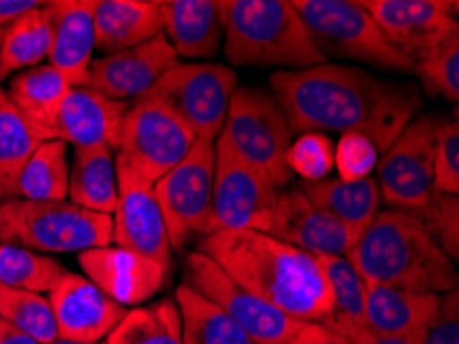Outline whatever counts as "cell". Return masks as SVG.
<instances>
[{
    "label": "cell",
    "mask_w": 459,
    "mask_h": 344,
    "mask_svg": "<svg viewBox=\"0 0 459 344\" xmlns=\"http://www.w3.org/2000/svg\"><path fill=\"white\" fill-rule=\"evenodd\" d=\"M270 89L293 135L305 132H360L381 153L422 105L414 83L381 79L360 66L325 65L270 75Z\"/></svg>",
    "instance_id": "obj_1"
},
{
    "label": "cell",
    "mask_w": 459,
    "mask_h": 344,
    "mask_svg": "<svg viewBox=\"0 0 459 344\" xmlns=\"http://www.w3.org/2000/svg\"><path fill=\"white\" fill-rule=\"evenodd\" d=\"M243 289L305 324H322L330 293L317 256L260 231H217L198 243Z\"/></svg>",
    "instance_id": "obj_2"
},
{
    "label": "cell",
    "mask_w": 459,
    "mask_h": 344,
    "mask_svg": "<svg viewBox=\"0 0 459 344\" xmlns=\"http://www.w3.org/2000/svg\"><path fill=\"white\" fill-rule=\"evenodd\" d=\"M367 285L445 295L457 287V269L410 210L381 208L344 256Z\"/></svg>",
    "instance_id": "obj_3"
},
{
    "label": "cell",
    "mask_w": 459,
    "mask_h": 344,
    "mask_svg": "<svg viewBox=\"0 0 459 344\" xmlns=\"http://www.w3.org/2000/svg\"><path fill=\"white\" fill-rule=\"evenodd\" d=\"M219 13L233 66L303 70L328 62L290 0H219Z\"/></svg>",
    "instance_id": "obj_4"
},
{
    "label": "cell",
    "mask_w": 459,
    "mask_h": 344,
    "mask_svg": "<svg viewBox=\"0 0 459 344\" xmlns=\"http://www.w3.org/2000/svg\"><path fill=\"white\" fill-rule=\"evenodd\" d=\"M0 242L38 254H81L111 243V215L93 213L71 200H4L0 205Z\"/></svg>",
    "instance_id": "obj_5"
},
{
    "label": "cell",
    "mask_w": 459,
    "mask_h": 344,
    "mask_svg": "<svg viewBox=\"0 0 459 344\" xmlns=\"http://www.w3.org/2000/svg\"><path fill=\"white\" fill-rule=\"evenodd\" d=\"M325 60H351L392 73H412L408 60L354 0H290Z\"/></svg>",
    "instance_id": "obj_6"
},
{
    "label": "cell",
    "mask_w": 459,
    "mask_h": 344,
    "mask_svg": "<svg viewBox=\"0 0 459 344\" xmlns=\"http://www.w3.org/2000/svg\"><path fill=\"white\" fill-rule=\"evenodd\" d=\"M219 137L227 140L238 157L268 175L278 190L293 181L295 175L287 165L293 132L281 105L268 91L260 87L235 89Z\"/></svg>",
    "instance_id": "obj_7"
},
{
    "label": "cell",
    "mask_w": 459,
    "mask_h": 344,
    "mask_svg": "<svg viewBox=\"0 0 459 344\" xmlns=\"http://www.w3.org/2000/svg\"><path fill=\"white\" fill-rule=\"evenodd\" d=\"M235 89L233 68L212 62H178L141 97L171 110L196 138L217 140Z\"/></svg>",
    "instance_id": "obj_8"
},
{
    "label": "cell",
    "mask_w": 459,
    "mask_h": 344,
    "mask_svg": "<svg viewBox=\"0 0 459 344\" xmlns=\"http://www.w3.org/2000/svg\"><path fill=\"white\" fill-rule=\"evenodd\" d=\"M274 181L238 157L227 140H214V186L208 234L260 231L268 234L278 200ZM206 234V235H208Z\"/></svg>",
    "instance_id": "obj_9"
},
{
    "label": "cell",
    "mask_w": 459,
    "mask_h": 344,
    "mask_svg": "<svg viewBox=\"0 0 459 344\" xmlns=\"http://www.w3.org/2000/svg\"><path fill=\"white\" fill-rule=\"evenodd\" d=\"M212 186L214 140L203 138H196L190 153L152 184L171 250H182L194 235L208 234Z\"/></svg>",
    "instance_id": "obj_10"
},
{
    "label": "cell",
    "mask_w": 459,
    "mask_h": 344,
    "mask_svg": "<svg viewBox=\"0 0 459 344\" xmlns=\"http://www.w3.org/2000/svg\"><path fill=\"white\" fill-rule=\"evenodd\" d=\"M184 285L225 312L255 344H290L305 326L243 289L200 251L186 258Z\"/></svg>",
    "instance_id": "obj_11"
},
{
    "label": "cell",
    "mask_w": 459,
    "mask_h": 344,
    "mask_svg": "<svg viewBox=\"0 0 459 344\" xmlns=\"http://www.w3.org/2000/svg\"><path fill=\"white\" fill-rule=\"evenodd\" d=\"M439 124L433 114L414 118L379 157L375 180L387 208L414 213L435 194L433 165Z\"/></svg>",
    "instance_id": "obj_12"
},
{
    "label": "cell",
    "mask_w": 459,
    "mask_h": 344,
    "mask_svg": "<svg viewBox=\"0 0 459 344\" xmlns=\"http://www.w3.org/2000/svg\"><path fill=\"white\" fill-rule=\"evenodd\" d=\"M194 143V132L171 110L138 97L130 101L116 153L143 180L155 184L190 153Z\"/></svg>",
    "instance_id": "obj_13"
},
{
    "label": "cell",
    "mask_w": 459,
    "mask_h": 344,
    "mask_svg": "<svg viewBox=\"0 0 459 344\" xmlns=\"http://www.w3.org/2000/svg\"><path fill=\"white\" fill-rule=\"evenodd\" d=\"M387 40L408 60H420L445 41L459 38V3L447 0H360Z\"/></svg>",
    "instance_id": "obj_14"
},
{
    "label": "cell",
    "mask_w": 459,
    "mask_h": 344,
    "mask_svg": "<svg viewBox=\"0 0 459 344\" xmlns=\"http://www.w3.org/2000/svg\"><path fill=\"white\" fill-rule=\"evenodd\" d=\"M117 200L111 213V243L157 260L171 270V243L155 188L116 155Z\"/></svg>",
    "instance_id": "obj_15"
},
{
    "label": "cell",
    "mask_w": 459,
    "mask_h": 344,
    "mask_svg": "<svg viewBox=\"0 0 459 344\" xmlns=\"http://www.w3.org/2000/svg\"><path fill=\"white\" fill-rule=\"evenodd\" d=\"M268 235L317 258L346 256L360 237L357 231L313 205L299 184L278 192Z\"/></svg>",
    "instance_id": "obj_16"
},
{
    "label": "cell",
    "mask_w": 459,
    "mask_h": 344,
    "mask_svg": "<svg viewBox=\"0 0 459 344\" xmlns=\"http://www.w3.org/2000/svg\"><path fill=\"white\" fill-rule=\"evenodd\" d=\"M79 264L97 289L128 310L155 297L169 277V269L157 260L114 243L81 251Z\"/></svg>",
    "instance_id": "obj_17"
},
{
    "label": "cell",
    "mask_w": 459,
    "mask_h": 344,
    "mask_svg": "<svg viewBox=\"0 0 459 344\" xmlns=\"http://www.w3.org/2000/svg\"><path fill=\"white\" fill-rule=\"evenodd\" d=\"M58 339L74 342H103L130 312L116 304L87 277L68 272L48 293Z\"/></svg>",
    "instance_id": "obj_18"
},
{
    "label": "cell",
    "mask_w": 459,
    "mask_h": 344,
    "mask_svg": "<svg viewBox=\"0 0 459 344\" xmlns=\"http://www.w3.org/2000/svg\"><path fill=\"white\" fill-rule=\"evenodd\" d=\"M179 62L163 35L147 44L93 58L87 89L114 101H134Z\"/></svg>",
    "instance_id": "obj_19"
},
{
    "label": "cell",
    "mask_w": 459,
    "mask_h": 344,
    "mask_svg": "<svg viewBox=\"0 0 459 344\" xmlns=\"http://www.w3.org/2000/svg\"><path fill=\"white\" fill-rule=\"evenodd\" d=\"M130 101H114L87 87H73L60 105L56 140L74 149L109 146L117 151Z\"/></svg>",
    "instance_id": "obj_20"
},
{
    "label": "cell",
    "mask_w": 459,
    "mask_h": 344,
    "mask_svg": "<svg viewBox=\"0 0 459 344\" xmlns=\"http://www.w3.org/2000/svg\"><path fill=\"white\" fill-rule=\"evenodd\" d=\"M54 44L48 65L54 66L71 87H87L89 66L95 52V6L97 0H56Z\"/></svg>",
    "instance_id": "obj_21"
},
{
    "label": "cell",
    "mask_w": 459,
    "mask_h": 344,
    "mask_svg": "<svg viewBox=\"0 0 459 344\" xmlns=\"http://www.w3.org/2000/svg\"><path fill=\"white\" fill-rule=\"evenodd\" d=\"M93 25L103 56L143 46L163 35L161 0H97Z\"/></svg>",
    "instance_id": "obj_22"
},
{
    "label": "cell",
    "mask_w": 459,
    "mask_h": 344,
    "mask_svg": "<svg viewBox=\"0 0 459 344\" xmlns=\"http://www.w3.org/2000/svg\"><path fill=\"white\" fill-rule=\"evenodd\" d=\"M71 89V83L54 66L39 65L11 76L4 93L39 143H46L56 140L60 105Z\"/></svg>",
    "instance_id": "obj_23"
},
{
    "label": "cell",
    "mask_w": 459,
    "mask_h": 344,
    "mask_svg": "<svg viewBox=\"0 0 459 344\" xmlns=\"http://www.w3.org/2000/svg\"><path fill=\"white\" fill-rule=\"evenodd\" d=\"M441 295L414 293L387 285H367V330L381 336L427 332L439 313Z\"/></svg>",
    "instance_id": "obj_24"
},
{
    "label": "cell",
    "mask_w": 459,
    "mask_h": 344,
    "mask_svg": "<svg viewBox=\"0 0 459 344\" xmlns=\"http://www.w3.org/2000/svg\"><path fill=\"white\" fill-rule=\"evenodd\" d=\"M163 38L184 58H212L222 44L219 0H161Z\"/></svg>",
    "instance_id": "obj_25"
},
{
    "label": "cell",
    "mask_w": 459,
    "mask_h": 344,
    "mask_svg": "<svg viewBox=\"0 0 459 344\" xmlns=\"http://www.w3.org/2000/svg\"><path fill=\"white\" fill-rule=\"evenodd\" d=\"M299 188L313 205L357 231L359 235L365 234L384 205L377 180L373 175L359 181H344L338 175L336 178L330 175L322 181H299Z\"/></svg>",
    "instance_id": "obj_26"
},
{
    "label": "cell",
    "mask_w": 459,
    "mask_h": 344,
    "mask_svg": "<svg viewBox=\"0 0 459 344\" xmlns=\"http://www.w3.org/2000/svg\"><path fill=\"white\" fill-rule=\"evenodd\" d=\"M54 44V11L50 3L23 13L3 30L0 38V81L48 60Z\"/></svg>",
    "instance_id": "obj_27"
},
{
    "label": "cell",
    "mask_w": 459,
    "mask_h": 344,
    "mask_svg": "<svg viewBox=\"0 0 459 344\" xmlns=\"http://www.w3.org/2000/svg\"><path fill=\"white\" fill-rule=\"evenodd\" d=\"M68 200L93 213H114L117 200L116 151L109 146L74 149L68 173Z\"/></svg>",
    "instance_id": "obj_28"
},
{
    "label": "cell",
    "mask_w": 459,
    "mask_h": 344,
    "mask_svg": "<svg viewBox=\"0 0 459 344\" xmlns=\"http://www.w3.org/2000/svg\"><path fill=\"white\" fill-rule=\"evenodd\" d=\"M319 264L330 293V310L322 326L352 340L367 328V283L344 256H319Z\"/></svg>",
    "instance_id": "obj_29"
},
{
    "label": "cell",
    "mask_w": 459,
    "mask_h": 344,
    "mask_svg": "<svg viewBox=\"0 0 459 344\" xmlns=\"http://www.w3.org/2000/svg\"><path fill=\"white\" fill-rule=\"evenodd\" d=\"M68 145L62 140L39 143L19 175L13 198L33 202L68 200Z\"/></svg>",
    "instance_id": "obj_30"
},
{
    "label": "cell",
    "mask_w": 459,
    "mask_h": 344,
    "mask_svg": "<svg viewBox=\"0 0 459 344\" xmlns=\"http://www.w3.org/2000/svg\"><path fill=\"white\" fill-rule=\"evenodd\" d=\"M176 305L184 344H255L225 312L190 287H178Z\"/></svg>",
    "instance_id": "obj_31"
},
{
    "label": "cell",
    "mask_w": 459,
    "mask_h": 344,
    "mask_svg": "<svg viewBox=\"0 0 459 344\" xmlns=\"http://www.w3.org/2000/svg\"><path fill=\"white\" fill-rule=\"evenodd\" d=\"M106 344H184L182 318L173 299L134 307L106 339Z\"/></svg>",
    "instance_id": "obj_32"
},
{
    "label": "cell",
    "mask_w": 459,
    "mask_h": 344,
    "mask_svg": "<svg viewBox=\"0 0 459 344\" xmlns=\"http://www.w3.org/2000/svg\"><path fill=\"white\" fill-rule=\"evenodd\" d=\"M39 140L0 87V205L13 198L17 180Z\"/></svg>",
    "instance_id": "obj_33"
},
{
    "label": "cell",
    "mask_w": 459,
    "mask_h": 344,
    "mask_svg": "<svg viewBox=\"0 0 459 344\" xmlns=\"http://www.w3.org/2000/svg\"><path fill=\"white\" fill-rule=\"evenodd\" d=\"M66 269L52 256L38 254L21 245L0 243V285L9 289L50 293Z\"/></svg>",
    "instance_id": "obj_34"
},
{
    "label": "cell",
    "mask_w": 459,
    "mask_h": 344,
    "mask_svg": "<svg viewBox=\"0 0 459 344\" xmlns=\"http://www.w3.org/2000/svg\"><path fill=\"white\" fill-rule=\"evenodd\" d=\"M0 320L39 344H50L58 339L52 305L41 293L0 285Z\"/></svg>",
    "instance_id": "obj_35"
},
{
    "label": "cell",
    "mask_w": 459,
    "mask_h": 344,
    "mask_svg": "<svg viewBox=\"0 0 459 344\" xmlns=\"http://www.w3.org/2000/svg\"><path fill=\"white\" fill-rule=\"evenodd\" d=\"M412 75L422 89L435 97L457 103L459 100V38L445 41L437 50L414 62Z\"/></svg>",
    "instance_id": "obj_36"
},
{
    "label": "cell",
    "mask_w": 459,
    "mask_h": 344,
    "mask_svg": "<svg viewBox=\"0 0 459 344\" xmlns=\"http://www.w3.org/2000/svg\"><path fill=\"white\" fill-rule=\"evenodd\" d=\"M287 165L301 181H322L333 172V143L322 132L297 135L287 151Z\"/></svg>",
    "instance_id": "obj_37"
},
{
    "label": "cell",
    "mask_w": 459,
    "mask_h": 344,
    "mask_svg": "<svg viewBox=\"0 0 459 344\" xmlns=\"http://www.w3.org/2000/svg\"><path fill=\"white\" fill-rule=\"evenodd\" d=\"M424 227L451 262L459 260V198L451 194L437 192L422 208L414 210Z\"/></svg>",
    "instance_id": "obj_38"
},
{
    "label": "cell",
    "mask_w": 459,
    "mask_h": 344,
    "mask_svg": "<svg viewBox=\"0 0 459 344\" xmlns=\"http://www.w3.org/2000/svg\"><path fill=\"white\" fill-rule=\"evenodd\" d=\"M384 155L373 138L360 132L340 135L338 145H333V172L344 181H359L368 178Z\"/></svg>",
    "instance_id": "obj_39"
},
{
    "label": "cell",
    "mask_w": 459,
    "mask_h": 344,
    "mask_svg": "<svg viewBox=\"0 0 459 344\" xmlns=\"http://www.w3.org/2000/svg\"><path fill=\"white\" fill-rule=\"evenodd\" d=\"M435 190L443 194H459V124L457 118L445 120L437 130L435 165H433Z\"/></svg>",
    "instance_id": "obj_40"
},
{
    "label": "cell",
    "mask_w": 459,
    "mask_h": 344,
    "mask_svg": "<svg viewBox=\"0 0 459 344\" xmlns=\"http://www.w3.org/2000/svg\"><path fill=\"white\" fill-rule=\"evenodd\" d=\"M424 344H459V289L441 295L439 313L424 336Z\"/></svg>",
    "instance_id": "obj_41"
},
{
    "label": "cell",
    "mask_w": 459,
    "mask_h": 344,
    "mask_svg": "<svg viewBox=\"0 0 459 344\" xmlns=\"http://www.w3.org/2000/svg\"><path fill=\"white\" fill-rule=\"evenodd\" d=\"M290 344H352L322 324H305Z\"/></svg>",
    "instance_id": "obj_42"
},
{
    "label": "cell",
    "mask_w": 459,
    "mask_h": 344,
    "mask_svg": "<svg viewBox=\"0 0 459 344\" xmlns=\"http://www.w3.org/2000/svg\"><path fill=\"white\" fill-rule=\"evenodd\" d=\"M424 336H427V332H414L408 336H381L365 328L363 332H359L351 342L352 344H424Z\"/></svg>",
    "instance_id": "obj_43"
},
{
    "label": "cell",
    "mask_w": 459,
    "mask_h": 344,
    "mask_svg": "<svg viewBox=\"0 0 459 344\" xmlns=\"http://www.w3.org/2000/svg\"><path fill=\"white\" fill-rule=\"evenodd\" d=\"M39 4L41 3H36V0H0V31L23 13L36 9Z\"/></svg>",
    "instance_id": "obj_44"
},
{
    "label": "cell",
    "mask_w": 459,
    "mask_h": 344,
    "mask_svg": "<svg viewBox=\"0 0 459 344\" xmlns=\"http://www.w3.org/2000/svg\"><path fill=\"white\" fill-rule=\"evenodd\" d=\"M0 344H39L30 336L19 332L17 328H13L11 324H6V322L0 320Z\"/></svg>",
    "instance_id": "obj_45"
},
{
    "label": "cell",
    "mask_w": 459,
    "mask_h": 344,
    "mask_svg": "<svg viewBox=\"0 0 459 344\" xmlns=\"http://www.w3.org/2000/svg\"><path fill=\"white\" fill-rule=\"evenodd\" d=\"M50 344H89V342H74V340H65V339H56L54 342ZM93 344H106V340L103 342H93Z\"/></svg>",
    "instance_id": "obj_46"
},
{
    "label": "cell",
    "mask_w": 459,
    "mask_h": 344,
    "mask_svg": "<svg viewBox=\"0 0 459 344\" xmlns=\"http://www.w3.org/2000/svg\"><path fill=\"white\" fill-rule=\"evenodd\" d=\"M0 38H3V31H0Z\"/></svg>",
    "instance_id": "obj_47"
}]
</instances>
